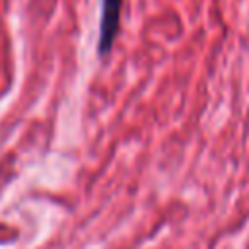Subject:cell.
<instances>
[{
  "label": "cell",
  "mask_w": 249,
  "mask_h": 249,
  "mask_svg": "<svg viewBox=\"0 0 249 249\" xmlns=\"http://www.w3.org/2000/svg\"><path fill=\"white\" fill-rule=\"evenodd\" d=\"M121 6L123 0H101V19H99V41L97 53L101 56L109 54L119 33L121 23Z\"/></svg>",
  "instance_id": "1"
}]
</instances>
